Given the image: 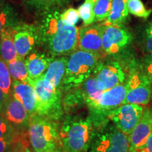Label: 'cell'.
I'll use <instances>...</instances> for the list:
<instances>
[{
	"instance_id": "cell-1",
	"label": "cell",
	"mask_w": 152,
	"mask_h": 152,
	"mask_svg": "<svg viewBox=\"0 0 152 152\" xmlns=\"http://www.w3.org/2000/svg\"><path fill=\"white\" fill-rule=\"evenodd\" d=\"M39 34L53 56L70 55L78 48L79 29L64 22L57 12L44 19Z\"/></svg>"
},
{
	"instance_id": "cell-2",
	"label": "cell",
	"mask_w": 152,
	"mask_h": 152,
	"mask_svg": "<svg viewBox=\"0 0 152 152\" xmlns=\"http://www.w3.org/2000/svg\"><path fill=\"white\" fill-rule=\"evenodd\" d=\"M94 135L90 116L68 115L59 132L61 146L64 152H86L90 149Z\"/></svg>"
},
{
	"instance_id": "cell-3",
	"label": "cell",
	"mask_w": 152,
	"mask_h": 152,
	"mask_svg": "<svg viewBox=\"0 0 152 152\" xmlns=\"http://www.w3.org/2000/svg\"><path fill=\"white\" fill-rule=\"evenodd\" d=\"M100 57L86 51L75 50L68 58L66 75L61 87L71 89L86 80L94 73Z\"/></svg>"
},
{
	"instance_id": "cell-4",
	"label": "cell",
	"mask_w": 152,
	"mask_h": 152,
	"mask_svg": "<svg viewBox=\"0 0 152 152\" xmlns=\"http://www.w3.org/2000/svg\"><path fill=\"white\" fill-rule=\"evenodd\" d=\"M30 143L35 152H47L58 148L59 133L52 120L35 115L30 116L28 128Z\"/></svg>"
},
{
	"instance_id": "cell-5",
	"label": "cell",
	"mask_w": 152,
	"mask_h": 152,
	"mask_svg": "<svg viewBox=\"0 0 152 152\" xmlns=\"http://www.w3.org/2000/svg\"><path fill=\"white\" fill-rule=\"evenodd\" d=\"M27 83L35 89L37 95V114L47 118L57 120L61 115V91L44 83L43 77L32 79L28 77Z\"/></svg>"
},
{
	"instance_id": "cell-6",
	"label": "cell",
	"mask_w": 152,
	"mask_h": 152,
	"mask_svg": "<svg viewBox=\"0 0 152 152\" xmlns=\"http://www.w3.org/2000/svg\"><path fill=\"white\" fill-rule=\"evenodd\" d=\"M90 149V152H129L128 135L115 125H104L94 132Z\"/></svg>"
},
{
	"instance_id": "cell-7",
	"label": "cell",
	"mask_w": 152,
	"mask_h": 152,
	"mask_svg": "<svg viewBox=\"0 0 152 152\" xmlns=\"http://www.w3.org/2000/svg\"><path fill=\"white\" fill-rule=\"evenodd\" d=\"M127 94L126 85L121 84L102 93L96 99L87 104L92 122H103L113 110L124 104Z\"/></svg>"
},
{
	"instance_id": "cell-8",
	"label": "cell",
	"mask_w": 152,
	"mask_h": 152,
	"mask_svg": "<svg viewBox=\"0 0 152 152\" xmlns=\"http://www.w3.org/2000/svg\"><path fill=\"white\" fill-rule=\"evenodd\" d=\"M144 113L143 106L135 104H123L109 114L108 118L125 134H129L140 122Z\"/></svg>"
},
{
	"instance_id": "cell-9",
	"label": "cell",
	"mask_w": 152,
	"mask_h": 152,
	"mask_svg": "<svg viewBox=\"0 0 152 152\" xmlns=\"http://www.w3.org/2000/svg\"><path fill=\"white\" fill-rule=\"evenodd\" d=\"M102 45L106 54L121 52L132 40V36L121 25H102Z\"/></svg>"
},
{
	"instance_id": "cell-10",
	"label": "cell",
	"mask_w": 152,
	"mask_h": 152,
	"mask_svg": "<svg viewBox=\"0 0 152 152\" xmlns=\"http://www.w3.org/2000/svg\"><path fill=\"white\" fill-rule=\"evenodd\" d=\"M93 75L96 77L99 87L102 91L123 84L125 79L124 71L118 63L115 61L99 63Z\"/></svg>"
},
{
	"instance_id": "cell-11",
	"label": "cell",
	"mask_w": 152,
	"mask_h": 152,
	"mask_svg": "<svg viewBox=\"0 0 152 152\" xmlns=\"http://www.w3.org/2000/svg\"><path fill=\"white\" fill-rule=\"evenodd\" d=\"M151 82L146 75L134 74L126 84L127 94L124 104L147 105L151 98Z\"/></svg>"
},
{
	"instance_id": "cell-12",
	"label": "cell",
	"mask_w": 152,
	"mask_h": 152,
	"mask_svg": "<svg viewBox=\"0 0 152 152\" xmlns=\"http://www.w3.org/2000/svg\"><path fill=\"white\" fill-rule=\"evenodd\" d=\"M1 113L16 132L29 128L30 115L21 102L11 95L7 96Z\"/></svg>"
},
{
	"instance_id": "cell-13",
	"label": "cell",
	"mask_w": 152,
	"mask_h": 152,
	"mask_svg": "<svg viewBox=\"0 0 152 152\" xmlns=\"http://www.w3.org/2000/svg\"><path fill=\"white\" fill-rule=\"evenodd\" d=\"M78 49L104 58L106 54L102 45V25L87 26L79 30Z\"/></svg>"
},
{
	"instance_id": "cell-14",
	"label": "cell",
	"mask_w": 152,
	"mask_h": 152,
	"mask_svg": "<svg viewBox=\"0 0 152 152\" xmlns=\"http://www.w3.org/2000/svg\"><path fill=\"white\" fill-rule=\"evenodd\" d=\"M14 43L18 57L26 58L32 52L37 40V32L33 26H16L14 27Z\"/></svg>"
},
{
	"instance_id": "cell-15",
	"label": "cell",
	"mask_w": 152,
	"mask_h": 152,
	"mask_svg": "<svg viewBox=\"0 0 152 152\" xmlns=\"http://www.w3.org/2000/svg\"><path fill=\"white\" fill-rule=\"evenodd\" d=\"M151 134L152 109H146L140 122L128 135L130 142L129 152H133L143 147Z\"/></svg>"
},
{
	"instance_id": "cell-16",
	"label": "cell",
	"mask_w": 152,
	"mask_h": 152,
	"mask_svg": "<svg viewBox=\"0 0 152 152\" xmlns=\"http://www.w3.org/2000/svg\"><path fill=\"white\" fill-rule=\"evenodd\" d=\"M10 94L21 102L30 116L37 114V95L31 85L26 81L12 80Z\"/></svg>"
},
{
	"instance_id": "cell-17",
	"label": "cell",
	"mask_w": 152,
	"mask_h": 152,
	"mask_svg": "<svg viewBox=\"0 0 152 152\" xmlns=\"http://www.w3.org/2000/svg\"><path fill=\"white\" fill-rule=\"evenodd\" d=\"M67 62V57L62 56L52 59L46 72L42 75L44 83L52 85L54 88L61 90L66 75Z\"/></svg>"
},
{
	"instance_id": "cell-18",
	"label": "cell",
	"mask_w": 152,
	"mask_h": 152,
	"mask_svg": "<svg viewBox=\"0 0 152 152\" xmlns=\"http://www.w3.org/2000/svg\"><path fill=\"white\" fill-rule=\"evenodd\" d=\"M52 60L43 53L34 52L28 54L25 58L28 77L32 79L42 77L46 72Z\"/></svg>"
},
{
	"instance_id": "cell-19",
	"label": "cell",
	"mask_w": 152,
	"mask_h": 152,
	"mask_svg": "<svg viewBox=\"0 0 152 152\" xmlns=\"http://www.w3.org/2000/svg\"><path fill=\"white\" fill-rule=\"evenodd\" d=\"M0 54L7 64L18 57L14 43V28H5L0 33Z\"/></svg>"
},
{
	"instance_id": "cell-20",
	"label": "cell",
	"mask_w": 152,
	"mask_h": 152,
	"mask_svg": "<svg viewBox=\"0 0 152 152\" xmlns=\"http://www.w3.org/2000/svg\"><path fill=\"white\" fill-rule=\"evenodd\" d=\"M128 0H113L112 8L106 25H121L128 16Z\"/></svg>"
},
{
	"instance_id": "cell-21",
	"label": "cell",
	"mask_w": 152,
	"mask_h": 152,
	"mask_svg": "<svg viewBox=\"0 0 152 152\" xmlns=\"http://www.w3.org/2000/svg\"><path fill=\"white\" fill-rule=\"evenodd\" d=\"M82 84H83L82 92H83L85 102L87 104L96 99L99 95L104 92L99 87L97 81L94 75H92L90 77H89Z\"/></svg>"
},
{
	"instance_id": "cell-22",
	"label": "cell",
	"mask_w": 152,
	"mask_h": 152,
	"mask_svg": "<svg viewBox=\"0 0 152 152\" xmlns=\"http://www.w3.org/2000/svg\"><path fill=\"white\" fill-rule=\"evenodd\" d=\"M12 80H27L28 72L24 58L17 57L16 59L7 64Z\"/></svg>"
},
{
	"instance_id": "cell-23",
	"label": "cell",
	"mask_w": 152,
	"mask_h": 152,
	"mask_svg": "<svg viewBox=\"0 0 152 152\" xmlns=\"http://www.w3.org/2000/svg\"><path fill=\"white\" fill-rule=\"evenodd\" d=\"M16 26L13 9L8 4L0 2V33L5 28H14Z\"/></svg>"
},
{
	"instance_id": "cell-24",
	"label": "cell",
	"mask_w": 152,
	"mask_h": 152,
	"mask_svg": "<svg viewBox=\"0 0 152 152\" xmlns=\"http://www.w3.org/2000/svg\"><path fill=\"white\" fill-rule=\"evenodd\" d=\"M113 0H98L94 4L95 21H102L109 18Z\"/></svg>"
},
{
	"instance_id": "cell-25",
	"label": "cell",
	"mask_w": 152,
	"mask_h": 152,
	"mask_svg": "<svg viewBox=\"0 0 152 152\" xmlns=\"http://www.w3.org/2000/svg\"><path fill=\"white\" fill-rule=\"evenodd\" d=\"M94 4L90 0H85L78 8L80 17L82 18L85 26H90L95 21V16L94 13Z\"/></svg>"
},
{
	"instance_id": "cell-26",
	"label": "cell",
	"mask_w": 152,
	"mask_h": 152,
	"mask_svg": "<svg viewBox=\"0 0 152 152\" xmlns=\"http://www.w3.org/2000/svg\"><path fill=\"white\" fill-rule=\"evenodd\" d=\"M11 83L12 79L7 64L2 59V58H0V88L5 94H9L10 93Z\"/></svg>"
},
{
	"instance_id": "cell-27",
	"label": "cell",
	"mask_w": 152,
	"mask_h": 152,
	"mask_svg": "<svg viewBox=\"0 0 152 152\" xmlns=\"http://www.w3.org/2000/svg\"><path fill=\"white\" fill-rule=\"evenodd\" d=\"M129 13L140 18H147L151 14V9H147L141 0H128Z\"/></svg>"
},
{
	"instance_id": "cell-28",
	"label": "cell",
	"mask_w": 152,
	"mask_h": 152,
	"mask_svg": "<svg viewBox=\"0 0 152 152\" xmlns=\"http://www.w3.org/2000/svg\"><path fill=\"white\" fill-rule=\"evenodd\" d=\"M16 130L0 113V138H18Z\"/></svg>"
},
{
	"instance_id": "cell-29",
	"label": "cell",
	"mask_w": 152,
	"mask_h": 152,
	"mask_svg": "<svg viewBox=\"0 0 152 152\" xmlns=\"http://www.w3.org/2000/svg\"><path fill=\"white\" fill-rule=\"evenodd\" d=\"M61 18L64 22L69 25H75L78 22L80 15L78 11L73 8H70L60 14Z\"/></svg>"
},
{
	"instance_id": "cell-30",
	"label": "cell",
	"mask_w": 152,
	"mask_h": 152,
	"mask_svg": "<svg viewBox=\"0 0 152 152\" xmlns=\"http://www.w3.org/2000/svg\"><path fill=\"white\" fill-rule=\"evenodd\" d=\"M28 3L37 9H48L59 2L61 0H27Z\"/></svg>"
},
{
	"instance_id": "cell-31",
	"label": "cell",
	"mask_w": 152,
	"mask_h": 152,
	"mask_svg": "<svg viewBox=\"0 0 152 152\" xmlns=\"http://www.w3.org/2000/svg\"><path fill=\"white\" fill-rule=\"evenodd\" d=\"M18 138H0V152H6L20 140Z\"/></svg>"
},
{
	"instance_id": "cell-32",
	"label": "cell",
	"mask_w": 152,
	"mask_h": 152,
	"mask_svg": "<svg viewBox=\"0 0 152 152\" xmlns=\"http://www.w3.org/2000/svg\"><path fill=\"white\" fill-rule=\"evenodd\" d=\"M144 71L146 76L152 83V53L147 56L144 60Z\"/></svg>"
},
{
	"instance_id": "cell-33",
	"label": "cell",
	"mask_w": 152,
	"mask_h": 152,
	"mask_svg": "<svg viewBox=\"0 0 152 152\" xmlns=\"http://www.w3.org/2000/svg\"><path fill=\"white\" fill-rule=\"evenodd\" d=\"M146 48L148 52L152 53V24L146 30Z\"/></svg>"
},
{
	"instance_id": "cell-34",
	"label": "cell",
	"mask_w": 152,
	"mask_h": 152,
	"mask_svg": "<svg viewBox=\"0 0 152 152\" xmlns=\"http://www.w3.org/2000/svg\"><path fill=\"white\" fill-rule=\"evenodd\" d=\"M133 152H152V134L148 139L147 143L143 147Z\"/></svg>"
},
{
	"instance_id": "cell-35",
	"label": "cell",
	"mask_w": 152,
	"mask_h": 152,
	"mask_svg": "<svg viewBox=\"0 0 152 152\" xmlns=\"http://www.w3.org/2000/svg\"><path fill=\"white\" fill-rule=\"evenodd\" d=\"M26 147L23 142L19 140L14 145V152H24Z\"/></svg>"
},
{
	"instance_id": "cell-36",
	"label": "cell",
	"mask_w": 152,
	"mask_h": 152,
	"mask_svg": "<svg viewBox=\"0 0 152 152\" xmlns=\"http://www.w3.org/2000/svg\"><path fill=\"white\" fill-rule=\"evenodd\" d=\"M9 94H5V93L3 92V90L0 88V113H1V111H2L6 99H7Z\"/></svg>"
},
{
	"instance_id": "cell-37",
	"label": "cell",
	"mask_w": 152,
	"mask_h": 152,
	"mask_svg": "<svg viewBox=\"0 0 152 152\" xmlns=\"http://www.w3.org/2000/svg\"><path fill=\"white\" fill-rule=\"evenodd\" d=\"M47 152H64V151H63V149L61 150L58 147V148H56V149H55L54 150H52V151H49Z\"/></svg>"
},
{
	"instance_id": "cell-38",
	"label": "cell",
	"mask_w": 152,
	"mask_h": 152,
	"mask_svg": "<svg viewBox=\"0 0 152 152\" xmlns=\"http://www.w3.org/2000/svg\"><path fill=\"white\" fill-rule=\"evenodd\" d=\"M24 152H33L31 151V150H30L29 148L28 147H25V150H24ZM35 152V151H34Z\"/></svg>"
},
{
	"instance_id": "cell-39",
	"label": "cell",
	"mask_w": 152,
	"mask_h": 152,
	"mask_svg": "<svg viewBox=\"0 0 152 152\" xmlns=\"http://www.w3.org/2000/svg\"><path fill=\"white\" fill-rule=\"evenodd\" d=\"M6 152H14V146H13V147H11L10 149H9Z\"/></svg>"
},
{
	"instance_id": "cell-40",
	"label": "cell",
	"mask_w": 152,
	"mask_h": 152,
	"mask_svg": "<svg viewBox=\"0 0 152 152\" xmlns=\"http://www.w3.org/2000/svg\"><path fill=\"white\" fill-rule=\"evenodd\" d=\"M90 1H92V2H93V3H94V4H95V3H96V1H98V0H90Z\"/></svg>"
},
{
	"instance_id": "cell-41",
	"label": "cell",
	"mask_w": 152,
	"mask_h": 152,
	"mask_svg": "<svg viewBox=\"0 0 152 152\" xmlns=\"http://www.w3.org/2000/svg\"><path fill=\"white\" fill-rule=\"evenodd\" d=\"M151 100H152V90H151Z\"/></svg>"
}]
</instances>
